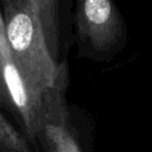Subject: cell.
<instances>
[{
    "instance_id": "4",
    "label": "cell",
    "mask_w": 152,
    "mask_h": 152,
    "mask_svg": "<svg viewBox=\"0 0 152 152\" xmlns=\"http://www.w3.org/2000/svg\"><path fill=\"white\" fill-rule=\"evenodd\" d=\"M37 18L39 20L48 50L56 63L58 62L59 48V19L58 0H34Z\"/></svg>"
},
{
    "instance_id": "5",
    "label": "cell",
    "mask_w": 152,
    "mask_h": 152,
    "mask_svg": "<svg viewBox=\"0 0 152 152\" xmlns=\"http://www.w3.org/2000/svg\"><path fill=\"white\" fill-rule=\"evenodd\" d=\"M0 152H33L24 137L0 113Z\"/></svg>"
},
{
    "instance_id": "3",
    "label": "cell",
    "mask_w": 152,
    "mask_h": 152,
    "mask_svg": "<svg viewBox=\"0 0 152 152\" xmlns=\"http://www.w3.org/2000/svg\"><path fill=\"white\" fill-rule=\"evenodd\" d=\"M66 87V63L59 62L56 81L44 94L40 135L46 152H81L70 127L65 99Z\"/></svg>"
},
{
    "instance_id": "7",
    "label": "cell",
    "mask_w": 152,
    "mask_h": 152,
    "mask_svg": "<svg viewBox=\"0 0 152 152\" xmlns=\"http://www.w3.org/2000/svg\"><path fill=\"white\" fill-rule=\"evenodd\" d=\"M28 4H30V6L32 7V10H33V12L36 13V15H37V8H36V4H34V0H26Z\"/></svg>"
},
{
    "instance_id": "6",
    "label": "cell",
    "mask_w": 152,
    "mask_h": 152,
    "mask_svg": "<svg viewBox=\"0 0 152 152\" xmlns=\"http://www.w3.org/2000/svg\"><path fill=\"white\" fill-rule=\"evenodd\" d=\"M5 34V26H4V19L0 14V40L2 38V36ZM0 102L4 103L5 106H7V100H6V94H5V89H4V83H2V77H1V66H0Z\"/></svg>"
},
{
    "instance_id": "2",
    "label": "cell",
    "mask_w": 152,
    "mask_h": 152,
    "mask_svg": "<svg viewBox=\"0 0 152 152\" xmlns=\"http://www.w3.org/2000/svg\"><path fill=\"white\" fill-rule=\"evenodd\" d=\"M77 38L87 53L109 59L127 44V26L114 0H76Z\"/></svg>"
},
{
    "instance_id": "1",
    "label": "cell",
    "mask_w": 152,
    "mask_h": 152,
    "mask_svg": "<svg viewBox=\"0 0 152 152\" xmlns=\"http://www.w3.org/2000/svg\"><path fill=\"white\" fill-rule=\"evenodd\" d=\"M4 26L10 55L26 82L44 94L56 81V63L44 39L39 20L26 0H2Z\"/></svg>"
}]
</instances>
